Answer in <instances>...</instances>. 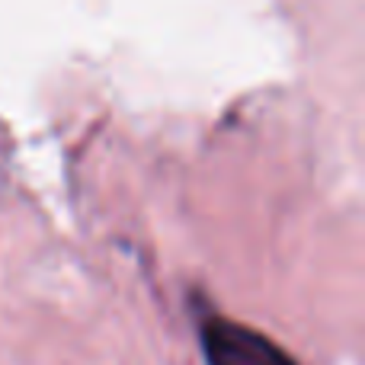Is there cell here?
I'll return each instance as SVG.
<instances>
[{
  "label": "cell",
  "mask_w": 365,
  "mask_h": 365,
  "mask_svg": "<svg viewBox=\"0 0 365 365\" xmlns=\"http://www.w3.org/2000/svg\"><path fill=\"white\" fill-rule=\"evenodd\" d=\"M199 343L208 365H298L266 334L221 314L202 317Z\"/></svg>",
  "instance_id": "cell-1"
}]
</instances>
